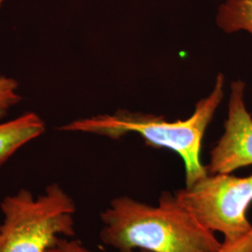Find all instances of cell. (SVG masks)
Listing matches in <instances>:
<instances>
[{
    "label": "cell",
    "mask_w": 252,
    "mask_h": 252,
    "mask_svg": "<svg viewBox=\"0 0 252 252\" xmlns=\"http://www.w3.org/2000/svg\"><path fill=\"white\" fill-rule=\"evenodd\" d=\"M207 174L190 187L175 193L201 225L220 233L224 241L242 238L252 230L248 210L252 203V175Z\"/></svg>",
    "instance_id": "277c9868"
},
{
    "label": "cell",
    "mask_w": 252,
    "mask_h": 252,
    "mask_svg": "<svg viewBox=\"0 0 252 252\" xmlns=\"http://www.w3.org/2000/svg\"><path fill=\"white\" fill-rule=\"evenodd\" d=\"M225 78L220 73L212 93L196 104L192 115L185 121L167 122L163 117L119 110L113 116L104 115L77 121L62 129L107 135L117 139L128 133H137L146 144L178 153L185 166L186 187L206 177L208 172L200 155L203 138L217 108L223 98Z\"/></svg>",
    "instance_id": "7a4b0ae2"
},
{
    "label": "cell",
    "mask_w": 252,
    "mask_h": 252,
    "mask_svg": "<svg viewBox=\"0 0 252 252\" xmlns=\"http://www.w3.org/2000/svg\"><path fill=\"white\" fill-rule=\"evenodd\" d=\"M245 88L241 80L231 84L224 133L210 153L208 174H230L252 165V117L246 108Z\"/></svg>",
    "instance_id": "5b68a950"
},
{
    "label": "cell",
    "mask_w": 252,
    "mask_h": 252,
    "mask_svg": "<svg viewBox=\"0 0 252 252\" xmlns=\"http://www.w3.org/2000/svg\"><path fill=\"white\" fill-rule=\"evenodd\" d=\"M216 21L227 34L246 31L252 36V0H226L218 9Z\"/></svg>",
    "instance_id": "52a82bcc"
},
{
    "label": "cell",
    "mask_w": 252,
    "mask_h": 252,
    "mask_svg": "<svg viewBox=\"0 0 252 252\" xmlns=\"http://www.w3.org/2000/svg\"><path fill=\"white\" fill-rule=\"evenodd\" d=\"M45 131V125L38 115L28 112L0 125V167L27 142Z\"/></svg>",
    "instance_id": "8992f818"
},
{
    "label": "cell",
    "mask_w": 252,
    "mask_h": 252,
    "mask_svg": "<svg viewBox=\"0 0 252 252\" xmlns=\"http://www.w3.org/2000/svg\"><path fill=\"white\" fill-rule=\"evenodd\" d=\"M213 252H252V230L242 238L234 241H223Z\"/></svg>",
    "instance_id": "9c48e42d"
},
{
    "label": "cell",
    "mask_w": 252,
    "mask_h": 252,
    "mask_svg": "<svg viewBox=\"0 0 252 252\" xmlns=\"http://www.w3.org/2000/svg\"><path fill=\"white\" fill-rule=\"evenodd\" d=\"M0 252H47L61 237L75 235L76 205L56 183L35 197L22 189L0 204Z\"/></svg>",
    "instance_id": "3957f363"
},
{
    "label": "cell",
    "mask_w": 252,
    "mask_h": 252,
    "mask_svg": "<svg viewBox=\"0 0 252 252\" xmlns=\"http://www.w3.org/2000/svg\"><path fill=\"white\" fill-rule=\"evenodd\" d=\"M47 252H93L81 241L71 237H61Z\"/></svg>",
    "instance_id": "30bf717a"
},
{
    "label": "cell",
    "mask_w": 252,
    "mask_h": 252,
    "mask_svg": "<svg viewBox=\"0 0 252 252\" xmlns=\"http://www.w3.org/2000/svg\"><path fill=\"white\" fill-rule=\"evenodd\" d=\"M100 218L101 241L118 252H213L221 245L168 191L157 206L128 196L112 199Z\"/></svg>",
    "instance_id": "6da1fadb"
},
{
    "label": "cell",
    "mask_w": 252,
    "mask_h": 252,
    "mask_svg": "<svg viewBox=\"0 0 252 252\" xmlns=\"http://www.w3.org/2000/svg\"><path fill=\"white\" fill-rule=\"evenodd\" d=\"M140 252H148V251H140Z\"/></svg>",
    "instance_id": "8fae6325"
},
{
    "label": "cell",
    "mask_w": 252,
    "mask_h": 252,
    "mask_svg": "<svg viewBox=\"0 0 252 252\" xmlns=\"http://www.w3.org/2000/svg\"><path fill=\"white\" fill-rule=\"evenodd\" d=\"M4 0H0V6ZM18 82L10 79L0 77V119L4 117L9 108L19 103L22 97L16 93Z\"/></svg>",
    "instance_id": "ba28073f"
}]
</instances>
